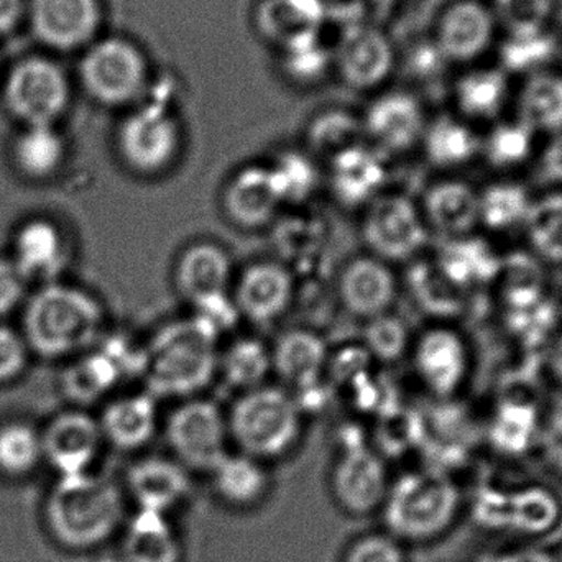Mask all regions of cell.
Returning <instances> with one entry per match:
<instances>
[{"instance_id":"obj_1","label":"cell","mask_w":562,"mask_h":562,"mask_svg":"<svg viewBox=\"0 0 562 562\" xmlns=\"http://www.w3.org/2000/svg\"><path fill=\"white\" fill-rule=\"evenodd\" d=\"M220 336L198 317L170 321L147 340L145 392L157 400H188L220 373Z\"/></svg>"},{"instance_id":"obj_2","label":"cell","mask_w":562,"mask_h":562,"mask_svg":"<svg viewBox=\"0 0 562 562\" xmlns=\"http://www.w3.org/2000/svg\"><path fill=\"white\" fill-rule=\"evenodd\" d=\"M104 321V307L88 291L46 283L26 306V342L52 359L72 356L98 342Z\"/></svg>"},{"instance_id":"obj_3","label":"cell","mask_w":562,"mask_h":562,"mask_svg":"<svg viewBox=\"0 0 562 562\" xmlns=\"http://www.w3.org/2000/svg\"><path fill=\"white\" fill-rule=\"evenodd\" d=\"M462 505L458 484L446 472L428 468L408 472L390 485L382 508L392 538L429 541L454 527Z\"/></svg>"},{"instance_id":"obj_4","label":"cell","mask_w":562,"mask_h":562,"mask_svg":"<svg viewBox=\"0 0 562 562\" xmlns=\"http://www.w3.org/2000/svg\"><path fill=\"white\" fill-rule=\"evenodd\" d=\"M124 517L121 492L91 474L61 477L46 504V518L56 540L88 550L112 537Z\"/></svg>"},{"instance_id":"obj_5","label":"cell","mask_w":562,"mask_h":562,"mask_svg":"<svg viewBox=\"0 0 562 562\" xmlns=\"http://www.w3.org/2000/svg\"><path fill=\"white\" fill-rule=\"evenodd\" d=\"M303 408L291 392L263 385L240 393L227 415L231 439L239 452L266 462L283 458L303 432Z\"/></svg>"},{"instance_id":"obj_6","label":"cell","mask_w":562,"mask_h":562,"mask_svg":"<svg viewBox=\"0 0 562 562\" xmlns=\"http://www.w3.org/2000/svg\"><path fill=\"white\" fill-rule=\"evenodd\" d=\"M79 82L104 108H134L150 94V65L144 49L125 36L94 40L82 53Z\"/></svg>"},{"instance_id":"obj_7","label":"cell","mask_w":562,"mask_h":562,"mask_svg":"<svg viewBox=\"0 0 562 562\" xmlns=\"http://www.w3.org/2000/svg\"><path fill=\"white\" fill-rule=\"evenodd\" d=\"M183 148V127L164 98L148 94L125 115L117 150L134 173L157 177L173 167Z\"/></svg>"},{"instance_id":"obj_8","label":"cell","mask_w":562,"mask_h":562,"mask_svg":"<svg viewBox=\"0 0 562 562\" xmlns=\"http://www.w3.org/2000/svg\"><path fill=\"white\" fill-rule=\"evenodd\" d=\"M71 101L65 69L46 56H26L3 81V102L25 127L55 125Z\"/></svg>"},{"instance_id":"obj_9","label":"cell","mask_w":562,"mask_h":562,"mask_svg":"<svg viewBox=\"0 0 562 562\" xmlns=\"http://www.w3.org/2000/svg\"><path fill=\"white\" fill-rule=\"evenodd\" d=\"M168 446L187 471L213 472L229 454L227 415L206 398L183 400L165 425Z\"/></svg>"},{"instance_id":"obj_10","label":"cell","mask_w":562,"mask_h":562,"mask_svg":"<svg viewBox=\"0 0 562 562\" xmlns=\"http://www.w3.org/2000/svg\"><path fill=\"white\" fill-rule=\"evenodd\" d=\"M362 239L382 262L416 259L429 239L422 210L405 194H385L363 210Z\"/></svg>"},{"instance_id":"obj_11","label":"cell","mask_w":562,"mask_h":562,"mask_svg":"<svg viewBox=\"0 0 562 562\" xmlns=\"http://www.w3.org/2000/svg\"><path fill=\"white\" fill-rule=\"evenodd\" d=\"M416 376L435 398L448 400L464 386L471 373V350L452 327L435 326L409 349Z\"/></svg>"},{"instance_id":"obj_12","label":"cell","mask_w":562,"mask_h":562,"mask_svg":"<svg viewBox=\"0 0 562 562\" xmlns=\"http://www.w3.org/2000/svg\"><path fill=\"white\" fill-rule=\"evenodd\" d=\"M26 20L43 45L58 52L85 49L99 38L101 0H26Z\"/></svg>"},{"instance_id":"obj_13","label":"cell","mask_w":562,"mask_h":562,"mask_svg":"<svg viewBox=\"0 0 562 562\" xmlns=\"http://www.w3.org/2000/svg\"><path fill=\"white\" fill-rule=\"evenodd\" d=\"M558 498L543 487L485 491L474 504V517L482 527L514 530L527 537H540L550 531L558 524Z\"/></svg>"},{"instance_id":"obj_14","label":"cell","mask_w":562,"mask_h":562,"mask_svg":"<svg viewBox=\"0 0 562 562\" xmlns=\"http://www.w3.org/2000/svg\"><path fill=\"white\" fill-rule=\"evenodd\" d=\"M497 30L491 5L482 0H456L439 15L435 46L448 61L474 65L494 45Z\"/></svg>"},{"instance_id":"obj_15","label":"cell","mask_w":562,"mask_h":562,"mask_svg":"<svg viewBox=\"0 0 562 562\" xmlns=\"http://www.w3.org/2000/svg\"><path fill=\"white\" fill-rule=\"evenodd\" d=\"M360 121L366 138L385 157L408 154L422 145L429 122L422 102L403 91L373 99Z\"/></svg>"},{"instance_id":"obj_16","label":"cell","mask_w":562,"mask_h":562,"mask_svg":"<svg viewBox=\"0 0 562 562\" xmlns=\"http://www.w3.org/2000/svg\"><path fill=\"white\" fill-rule=\"evenodd\" d=\"M389 488L383 456L366 442L344 446L333 472V491L346 510L363 515L382 507Z\"/></svg>"},{"instance_id":"obj_17","label":"cell","mask_w":562,"mask_h":562,"mask_svg":"<svg viewBox=\"0 0 562 562\" xmlns=\"http://www.w3.org/2000/svg\"><path fill=\"white\" fill-rule=\"evenodd\" d=\"M227 220L244 231H259L276 223L283 201L269 165H247L237 170L223 191Z\"/></svg>"},{"instance_id":"obj_18","label":"cell","mask_w":562,"mask_h":562,"mask_svg":"<svg viewBox=\"0 0 562 562\" xmlns=\"http://www.w3.org/2000/svg\"><path fill=\"white\" fill-rule=\"evenodd\" d=\"M333 65L344 85L369 91L379 88L392 75L395 49L385 33L359 26L342 36L334 52Z\"/></svg>"},{"instance_id":"obj_19","label":"cell","mask_w":562,"mask_h":562,"mask_svg":"<svg viewBox=\"0 0 562 562\" xmlns=\"http://www.w3.org/2000/svg\"><path fill=\"white\" fill-rule=\"evenodd\" d=\"M327 165L330 193L347 210H366L382 196L389 181L385 155L367 144L337 155Z\"/></svg>"},{"instance_id":"obj_20","label":"cell","mask_w":562,"mask_h":562,"mask_svg":"<svg viewBox=\"0 0 562 562\" xmlns=\"http://www.w3.org/2000/svg\"><path fill=\"white\" fill-rule=\"evenodd\" d=\"M294 291L290 267L257 262L240 273L233 297L240 316L256 324H272L290 310Z\"/></svg>"},{"instance_id":"obj_21","label":"cell","mask_w":562,"mask_h":562,"mask_svg":"<svg viewBox=\"0 0 562 562\" xmlns=\"http://www.w3.org/2000/svg\"><path fill=\"white\" fill-rule=\"evenodd\" d=\"M102 441L99 422L86 413H65L42 436L43 456L61 477H76L89 474Z\"/></svg>"},{"instance_id":"obj_22","label":"cell","mask_w":562,"mask_h":562,"mask_svg":"<svg viewBox=\"0 0 562 562\" xmlns=\"http://www.w3.org/2000/svg\"><path fill=\"white\" fill-rule=\"evenodd\" d=\"M398 294V283L389 263L375 257H359L347 263L337 280V296L344 310L360 319L390 313Z\"/></svg>"},{"instance_id":"obj_23","label":"cell","mask_w":562,"mask_h":562,"mask_svg":"<svg viewBox=\"0 0 562 562\" xmlns=\"http://www.w3.org/2000/svg\"><path fill=\"white\" fill-rule=\"evenodd\" d=\"M233 262L223 247L194 243L178 257L175 284L184 301L196 307L229 294Z\"/></svg>"},{"instance_id":"obj_24","label":"cell","mask_w":562,"mask_h":562,"mask_svg":"<svg viewBox=\"0 0 562 562\" xmlns=\"http://www.w3.org/2000/svg\"><path fill=\"white\" fill-rule=\"evenodd\" d=\"M419 210L429 233L445 239L472 236L479 227V190L459 178H445L426 190Z\"/></svg>"},{"instance_id":"obj_25","label":"cell","mask_w":562,"mask_h":562,"mask_svg":"<svg viewBox=\"0 0 562 562\" xmlns=\"http://www.w3.org/2000/svg\"><path fill=\"white\" fill-rule=\"evenodd\" d=\"M329 362V347L313 330H286L272 349L273 372L300 393L319 386Z\"/></svg>"},{"instance_id":"obj_26","label":"cell","mask_w":562,"mask_h":562,"mask_svg":"<svg viewBox=\"0 0 562 562\" xmlns=\"http://www.w3.org/2000/svg\"><path fill=\"white\" fill-rule=\"evenodd\" d=\"M452 98L459 117L474 125L494 124L510 102V75L501 66L468 69L456 79Z\"/></svg>"},{"instance_id":"obj_27","label":"cell","mask_w":562,"mask_h":562,"mask_svg":"<svg viewBox=\"0 0 562 562\" xmlns=\"http://www.w3.org/2000/svg\"><path fill=\"white\" fill-rule=\"evenodd\" d=\"M128 491L138 510L168 515L190 492L188 471L167 458H145L132 465L127 475Z\"/></svg>"},{"instance_id":"obj_28","label":"cell","mask_w":562,"mask_h":562,"mask_svg":"<svg viewBox=\"0 0 562 562\" xmlns=\"http://www.w3.org/2000/svg\"><path fill=\"white\" fill-rule=\"evenodd\" d=\"M99 425L112 446L121 451H138L157 435L158 400L148 392L121 396L105 406Z\"/></svg>"},{"instance_id":"obj_29","label":"cell","mask_w":562,"mask_h":562,"mask_svg":"<svg viewBox=\"0 0 562 562\" xmlns=\"http://www.w3.org/2000/svg\"><path fill=\"white\" fill-rule=\"evenodd\" d=\"M482 137L474 124L456 115H442L426 125L422 148L431 167L459 171L481 158Z\"/></svg>"},{"instance_id":"obj_30","label":"cell","mask_w":562,"mask_h":562,"mask_svg":"<svg viewBox=\"0 0 562 562\" xmlns=\"http://www.w3.org/2000/svg\"><path fill=\"white\" fill-rule=\"evenodd\" d=\"M61 233L46 221H32L19 231L13 244V266L23 279L53 283L66 267Z\"/></svg>"},{"instance_id":"obj_31","label":"cell","mask_w":562,"mask_h":562,"mask_svg":"<svg viewBox=\"0 0 562 562\" xmlns=\"http://www.w3.org/2000/svg\"><path fill=\"white\" fill-rule=\"evenodd\" d=\"M540 137L562 131V72H537L525 79L517 94V115Z\"/></svg>"},{"instance_id":"obj_32","label":"cell","mask_w":562,"mask_h":562,"mask_svg":"<svg viewBox=\"0 0 562 562\" xmlns=\"http://www.w3.org/2000/svg\"><path fill=\"white\" fill-rule=\"evenodd\" d=\"M535 200L525 184L498 180L479 190V227L488 233L525 231Z\"/></svg>"},{"instance_id":"obj_33","label":"cell","mask_w":562,"mask_h":562,"mask_svg":"<svg viewBox=\"0 0 562 562\" xmlns=\"http://www.w3.org/2000/svg\"><path fill=\"white\" fill-rule=\"evenodd\" d=\"M125 562H180L181 544L168 515L138 510L128 525Z\"/></svg>"},{"instance_id":"obj_34","label":"cell","mask_w":562,"mask_h":562,"mask_svg":"<svg viewBox=\"0 0 562 562\" xmlns=\"http://www.w3.org/2000/svg\"><path fill=\"white\" fill-rule=\"evenodd\" d=\"M538 135L520 119H501L482 137L481 158L498 173H512L535 160Z\"/></svg>"},{"instance_id":"obj_35","label":"cell","mask_w":562,"mask_h":562,"mask_svg":"<svg viewBox=\"0 0 562 562\" xmlns=\"http://www.w3.org/2000/svg\"><path fill=\"white\" fill-rule=\"evenodd\" d=\"M211 474L217 494L237 507L257 504L269 488V474L263 462L243 452L227 454Z\"/></svg>"},{"instance_id":"obj_36","label":"cell","mask_w":562,"mask_h":562,"mask_svg":"<svg viewBox=\"0 0 562 562\" xmlns=\"http://www.w3.org/2000/svg\"><path fill=\"white\" fill-rule=\"evenodd\" d=\"M273 372L272 349L254 337L236 339L220 353V373L240 393L260 389Z\"/></svg>"},{"instance_id":"obj_37","label":"cell","mask_w":562,"mask_h":562,"mask_svg":"<svg viewBox=\"0 0 562 562\" xmlns=\"http://www.w3.org/2000/svg\"><path fill=\"white\" fill-rule=\"evenodd\" d=\"M362 121L344 111L316 115L306 132V145L313 158L329 164L337 155L363 144Z\"/></svg>"},{"instance_id":"obj_38","label":"cell","mask_w":562,"mask_h":562,"mask_svg":"<svg viewBox=\"0 0 562 562\" xmlns=\"http://www.w3.org/2000/svg\"><path fill=\"white\" fill-rule=\"evenodd\" d=\"M408 288L419 310L435 317H449L461 307V288L441 272L435 260L413 263Z\"/></svg>"},{"instance_id":"obj_39","label":"cell","mask_w":562,"mask_h":562,"mask_svg":"<svg viewBox=\"0 0 562 562\" xmlns=\"http://www.w3.org/2000/svg\"><path fill=\"white\" fill-rule=\"evenodd\" d=\"M65 142L55 125L25 127L13 147L16 167L32 178L55 173L65 160Z\"/></svg>"},{"instance_id":"obj_40","label":"cell","mask_w":562,"mask_h":562,"mask_svg":"<svg viewBox=\"0 0 562 562\" xmlns=\"http://www.w3.org/2000/svg\"><path fill=\"white\" fill-rule=\"evenodd\" d=\"M283 206L304 204L319 187L321 175L316 160L310 154L284 150L269 164Z\"/></svg>"},{"instance_id":"obj_41","label":"cell","mask_w":562,"mask_h":562,"mask_svg":"<svg viewBox=\"0 0 562 562\" xmlns=\"http://www.w3.org/2000/svg\"><path fill=\"white\" fill-rule=\"evenodd\" d=\"M525 233L541 259L562 263V190L535 200Z\"/></svg>"},{"instance_id":"obj_42","label":"cell","mask_w":562,"mask_h":562,"mask_svg":"<svg viewBox=\"0 0 562 562\" xmlns=\"http://www.w3.org/2000/svg\"><path fill=\"white\" fill-rule=\"evenodd\" d=\"M366 323L363 349L376 362H396L412 349L408 327L393 314L386 313Z\"/></svg>"},{"instance_id":"obj_43","label":"cell","mask_w":562,"mask_h":562,"mask_svg":"<svg viewBox=\"0 0 562 562\" xmlns=\"http://www.w3.org/2000/svg\"><path fill=\"white\" fill-rule=\"evenodd\" d=\"M42 456V436L30 426L10 425L0 429V469L7 474L32 471Z\"/></svg>"},{"instance_id":"obj_44","label":"cell","mask_w":562,"mask_h":562,"mask_svg":"<svg viewBox=\"0 0 562 562\" xmlns=\"http://www.w3.org/2000/svg\"><path fill=\"white\" fill-rule=\"evenodd\" d=\"M548 3L551 0H501L502 13H498L497 19L504 16L512 26V33L543 30Z\"/></svg>"},{"instance_id":"obj_45","label":"cell","mask_w":562,"mask_h":562,"mask_svg":"<svg viewBox=\"0 0 562 562\" xmlns=\"http://www.w3.org/2000/svg\"><path fill=\"white\" fill-rule=\"evenodd\" d=\"M538 181L553 191L562 190V131L544 137L543 145L535 155Z\"/></svg>"},{"instance_id":"obj_46","label":"cell","mask_w":562,"mask_h":562,"mask_svg":"<svg viewBox=\"0 0 562 562\" xmlns=\"http://www.w3.org/2000/svg\"><path fill=\"white\" fill-rule=\"evenodd\" d=\"M344 562H405V553L395 538L369 537L353 544Z\"/></svg>"},{"instance_id":"obj_47","label":"cell","mask_w":562,"mask_h":562,"mask_svg":"<svg viewBox=\"0 0 562 562\" xmlns=\"http://www.w3.org/2000/svg\"><path fill=\"white\" fill-rule=\"evenodd\" d=\"M25 340L13 330L0 327V380H9L19 375L25 367Z\"/></svg>"},{"instance_id":"obj_48","label":"cell","mask_w":562,"mask_h":562,"mask_svg":"<svg viewBox=\"0 0 562 562\" xmlns=\"http://www.w3.org/2000/svg\"><path fill=\"white\" fill-rule=\"evenodd\" d=\"M26 280L12 262H0V314L10 313L25 294Z\"/></svg>"},{"instance_id":"obj_49","label":"cell","mask_w":562,"mask_h":562,"mask_svg":"<svg viewBox=\"0 0 562 562\" xmlns=\"http://www.w3.org/2000/svg\"><path fill=\"white\" fill-rule=\"evenodd\" d=\"M479 562H557L550 551L538 547L512 548V550L494 551L485 554Z\"/></svg>"},{"instance_id":"obj_50","label":"cell","mask_w":562,"mask_h":562,"mask_svg":"<svg viewBox=\"0 0 562 562\" xmlns=\"http://www.w3.org/2000/svg\"><path fill=\"white\" fill-rule=\"evenodd\" d=\"M26 16V0H0V35L13 32Z\"/></svg>"},{"instance_id":"obj_51","label":"cell","mask_w":562,"mask_h":562,"mask_svg":"<svg viewBox=\"0 0 562 562\" xmlns=\"http://www.w3.org/2000/svg\"><path fill=\"white\" fill-rule=\"evenodd\" d=\"M541 446H543L548 464L562 477V425L551 426Z\"/></svg>"},{"instance_id":"obj_52","label":"cell","mask_w":562,"mask_h":562,"mask_svg":"<svg viewBox=\"0 0 562 562\" xmlns=\"http://www.w3.org/2000/svg\"><path fill=\"white\" fill-rule=\"evenodd\" d=\"M551 363H553V369L554 372H557L558 379L562 382V336L558 339L557 347H554L553 360H551Z\"/></svg>"},{"instance_id":"obj_53","label":"cell","mask_w":562,"mask_h":562,"mask_svg":"<svg viewBox=\"0 0 562 562\" xmlns=\"http://www.w3.org/2000/svg\"><path fill=\"white\" fill-rule=\"evenodd\" d=\"M554 557H557V562H562V550L554 553Z\"/></svg>"},{"instance_id":"obj_54","label":"cell","mask_w":562,"mask_h":562,"mask_svg":"<svg viewBox=\"0 0 562 562\" xmlns=\"http://www.w3.org/2000/svg\"><path fill=\"white\" fill-rule=\"evenodd\" d=\"M551 2L562 3V0H551Z\"/></svg>"}]
</instances>
